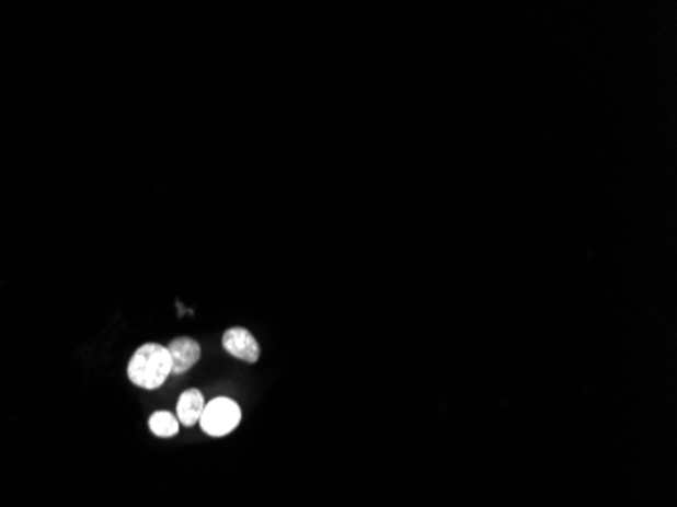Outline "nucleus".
<instances>
[{
  "label": "nucleus",
  "instance_id": "1",
  "mask_svg": "<svg viewBox=\"0 0 677 507\" xmlns=\"http://www.w3.org/2000/svg\"><path fill=\"white\" fill-rule=\"evenodd\" d=\"M169 349L159 343H145L128 361V378L133 384L145 390H157L171 376Z\"/></svg>",
  "mask_w": 677,
  "mask_h": 507
},
{
  "label": "nucleus",
  "instance_id": "2",
  "mask_svg": "<svg viewBox=\"0 0 677 507\" xmlns=\"http://www.w3.org/2000/svg\"><path fill=\"white\" fill-rule=\"evenodd\" d=\"M242 420V408L230 397H216L205 404L199 425L209 437H226L233 433Z\"/></svg>",
  "mask_w": 677,
  "mask_h": 507
},
{
  "label": "nucleus",
  "instance_id": "3",
  "mask_svg": "<svg viewBox=\"0 0 677 507\" xmlns=\"http://www.w3.org/2000/svg\"><path fill=\"white\" fill-rule=\"evenodd\" d=\"M223 349L245 364H256L260 359V343L244 327H231L223 333Z\"/></svg>",
  "mask_w": 677,
  "mask_h": 507
},
{
  "label": "nucleus",
  "instance_id": "4",
  "mask_svg": "<svg viewBox=\"0 0 677 507\" xmlns=\"http://www.w3.org/2000/svg\"><path fill=\"white\" fill-rule=\"evenodd\" d=\"M167 349H169L171 364H173L171 373H175V376H181V373L190 371L191 368L199 361V357H202V347H199V343L195 342V339H191V337H179V339H173V342L169 343Z\"/></svg>",
  "mask_w": 677,
  "mask_h": 507
},
{
  "label": "nucleus",
  "instance_id": "5",
  "mask_svg": "<svg viewBox=\"0 0 677 507\" xmlns=\"http://www.w3.org/2000/svg\"><path fill=\"white\" fill-rule=\"evenodd\" d=\"M205 408L204 394L199 390L183 392L176 402V420L179 425L193 426L199 423Z\"/></svg>",
  "mask_w": 677,
  "mask_h": 507
},
{
  "label": "nucleus",
  "instance_id": "6",
  "mask_svg": "<svg viewBox=\"0 0 677 507\" xmlns=\"http://www.w3.org/2000/svg\"><path fill=\"white\" fill-rule=\"evenodd\" d=\"M149 426L150 430H152V435H157V437H161V439L175 437L176 433H179V420H176V416L173 412H154V414L150 416Z\"/></svg>",
  "mask_w": 677,
  "mask_h": 507
}]
</instances>
